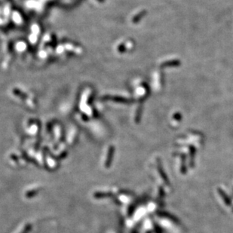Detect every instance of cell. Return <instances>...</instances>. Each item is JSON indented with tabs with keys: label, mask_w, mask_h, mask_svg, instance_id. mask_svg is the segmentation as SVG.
<instances>
[{
	"label": "cell",
	"mask_w": 233,
	"mask_h": 233,
	"mask_svg": "<svg viewBox=\"0 0 233 233\" xmlns=\"http://www.w3.org/2000/svg\"><path fill=\"white\" fill-rule=\"evenodd\" d=\"M113 152H114V149H110V152H109V155H108L107 158H106V163H105V166H106V168H109V167L110 166V165H111L112 160H113Z\"/></svg>",
	"instance_id": "6da1fadb"
},
{
	"label": "cell",
	"mask_w": 233,
	"mask_h": 233,
	"mask_svg": "<svg viewBox=\"0 0 233 233\" xmlns=\"http://www.w3.org/2000/svg\"><path fill=\"white\" fill-rule=\"evenodd\" d=\"M30 226L27 225V226H26V229H24V230H23V232H21V233H26V232H28V231L30 230Z\"/></svg>",
	"instance_id": "7a4b0ae2"
}]
</instances>
